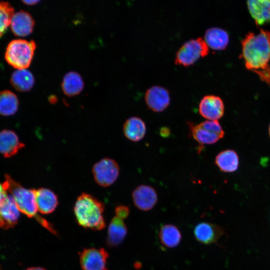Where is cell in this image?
Here are the masks:
<instances>
[{"label": "cell", "mask_w": 270, "mask_h": 270, "mask_svg": "<svg viewBox=\"0 0 270 270\" xmlns=\"http://www.w3.org/2000/svg\"><path fill=\"white\" fill-rule=\"evenodd\" d=\"M241 56L246 68L270 86V32H250L242 41Z\"/></svg>", "instance_id": "6da1fadb"}, {"label": "cell", "mask_w": 270, "mask_h": 270, "mask_svg": "<svg viewBox=\"0 0 270 270\" xmlns=\"http://www.w3.org/2000/svg\"><path fill=\"white\" fill-rule=\"evenodd\" d=\"M2 184L4 188L12 196L20 212L29 218H35L38 222L52 234H57L53 226L38 214L35 190L24 188L8 175H6L5 181Z\"/></svg>", "instance_id": "7a4b0ae2"}, {"label": "cell", "mask_w": 270, "mask_h": 270, "mask_svg": "<svg viewBox=\"0 0 270 270\" xmlns=\"http://www.w3.org/2000/svg\"><path fill=\"white\" fill-rule=\"evenodd\" d=\"M104 204L92 195L82 193L75 202L74 212L78 224L86 228L100 230L104 228Z\"/></svg>", "instance_id": "3957f363"}, {"label": "cell", "mask_w": 270, "mask_h": 270, "mask_svg": "<svg viewBox=\"0 0 270 270\" xmlns=\"http://www.w3.org/2000/svg\"><path fill=\"white\" fill-rule=\"evenodd\" d=\"M36 46L34 40H13L6 48L5 59L16 70L26 69L32 62Z\"/></svg>", "instance_id": "277c9868"}, {"label": "cell", "mask_w": 270, "mask_h": 270, "mask_svg": "<svg viewBox=\"0 0 270 270\" xmlns=\"http://www.w3.org/2000/svg\"><path fill=\"white\" fill-rule=\"evenodd\" d=\"M209 52L208 46L201 38L186 42L176 53V64L188 67L193 65L200 57L206 56Z\"/></svg>", "instance_id": "5b68a950"}, {"label": "cell", "mask_w": 270, "mask_h": 270, "mask_svg": "<svg viewBox=\"0 0 270 270\" xmlns=\"http://www.w3.org/2000/svg\"><path fill=\"white\" fill-rule=\"evenodd\" d=\"M192 138L202 144H212L222 138L224 132L218 120H207L199 124L189 122Z\"/></svg>", "instance_id": "8992f818"}, {"label": "cell", "mask_w": 270, "mask_h": 270, "mask_svg": "<svg viewBox=\"0 0 270 270\" xmlns=\"http://www.w3.org/2000/svg\"><path fill=\"white\" fill-rule=\"evenodd\" d=\"M120 170L119 166L114 160L106 158L94 165L92 172L96 182L101 186L107 187L116 180Z\"/></svg>", "instance_id": "52a82bcc"}, {"label": "cell", "mask_w": 270, "mask_h": 270, "mask_svg": "<svg viewBox=\"0 0 270 270\" xmlns=\"http://www.w3.org/2000/svg\"><path fill=\"white\" fill-rule=\"evenodd\" d=\"M108 254L103 248H88L84 250L80 257L82 270H108Z\"/></svg>", "instance_id": "ba28073f"}, {"label": "cell", "mask_w": 270, "mask_h": 270, "mask_svg": "<svg viewBox=\"0 0 270 270\" xmlns=\"http://www.w3.org/2000/svg\"><path fill=\"white\" fill-rule=\"evenodd\" d=\"M224 104L222 98L214 95H207L200 100L199 104L200 114L210 120H218L224 114Z\"/></svg>", "instance_id": "9c48e42d"}, {"label": "cell", "mask_w": 270, "mask_h": 270, "mask_svg": "<svg viewBox=\"0 0 270 270\" xmlns=\"http://www.w3.org/2000/svg\"><path fill=\"white\" fill-rule=\"evenodd\" d=\"M144 100L150 110L156 112H162L170 104V93L164 87L159 86H152L146 90Z\"/></svg>", "instance_id": "30bf717a"}, {"label": "cell", "mask_w": 270, "mask_h": 270, "mask_svg": "<svg viewBox=\"0 0 270 270\" xmlns=\"http://www.w3.org/2000/svg\"><path fill=\"white\" fill-rule=\"evenodd\" d=\"M132 198L134 206L143 211L152 210L156 204L158 199L155 189L144 184L140 185L134 190Z\"/></svg>", "instance_id": "8fae6325"}, {"label": "cell", "mask_w": 270, "mask_h": 270, "mask_svg": "<svg viewBox=\"0 0 270 270\" xmlns=\"http://www.w3.org/2000/svg\"><path fill=\"white\" fill-rule=\"evenodd\" d=\"M194 236L200 242L210 244L216 242L224 234L220 226L207 222L198 224L194 228Z\"/></svg>", "instance_id": "7c38bea8"}, {"label": "cell", "mask_w": 270, "mask_h": 270, "mask_svg": "<svg viewBox=\"0 0 270 270\" xmlns=\"http://www.w3.org/2000/svg\"><path fill=\"white\" fill-rule=\"evenodd\" d=\"M35 22L28 12L21 10L12 16L10 28L14 35L18 36H26L30 34L34 28Z\"/></svg>", "instance_id": "4fadbf2b"}, {"label": "cell", "mask_w": 270, "mask_h": 270, "mask_svg": "<svg viewBox=\"0 0 270 270\" xmlns=\"http://www.w3.org/2000/svg\"><path fill=\"white\" fill-rule=\"evenodd\" d=\"M247 4L258 26L270 24V0H247Z\"/></svg>", "instance_id": "5bb4252c"}, {"label": "cell", "mask_w": 270, "mask_h": 270, "mask_svg": "<svg viewBox=\"0 0 270 270\" xmlns=\"http://www.w3.org/2000/svg\"><path fill=\"white\" fill-rule=\"evenodd\" d=\"M36 202L38 212L42 214L54 212L58 204L57 195L52 190L42 188L35 190Z\"/></svg>", "instance_id": "9a60e30c"}, {"label": "cell", "mask_w": 270, "mask_h": 270, "mask_svg": "<svg viewBox=\"0 0 270 270\" xmlns=\"http://www.w3.org/2000/svg\"><path fill=\"white\" fill-rule=\"evenodd\" d=\"M24 146L14 132L7 130L0 132V153L4 157L12 156Z\"/></svg>", "instance_id": "2e32d148"}, {"label": "cell", "mask_w": 270, "mask_h": 270, "mask_svg": "<svg viewBox=\"0 0 270 270\" xmlns=\"http://www.w3.org/2000/svg\"><path fill=\"white\" fill-rule=\"evenodd\" d=\"M127 232L128 228L124 220L116 216L108 225L106 244L110 247L118 246L124 239Z\"/></svg>", "instance_id": "e0dca14e"}, {"label": "cell", "mask_w": 270, "mask_h": 270, "mask_svg": "<svg viewBox=\"0 0 270 270\" xmlns=\"http://www.w3.org/2000/svg\"><path fill=\"white\" fill-rule=\"evenodd\" d=\"M124 134L126 138L134 142L141 140L145 136L146 128L144 121L140 118L132 116L124 124Z\"/></svg>", "instance_id": "ac0fdd59"}, {"label": "cell", "mask_w": 270, "mask_h": 270, "mask_svg": "<svg viewBox=\"0 0 270 270\" xmlns=\"http://www.w3.org/2000/svg\"><path fill=\"white\" fill-rule=\"evenodd\" d=\"M204 40L208 46L216 50H224L229 43V36L224 30L216 27L208 28L206 32Z\"/></svg>", "instance_id": "d6986e66"}, {"label": "cell", "mask_w": 270, "mask_h": 270, "mask_svg": "<svg viewBox=\"0 0 270 270\" xmlns=\"http://www.w3.org/2000/svg\"><path fill=\"white\" fill-rule=\"evenodd\" d=\"M215 164L222 172H233L238 168L239 158L234 150H226L216 156Z\"/></svg>", "instance_id": "ffe728a7"}, {"label": "cell", "mask_w": 270, "mask_h": 270, "mask_svg": "<svg viewBox=\"0 0 270 270\" xmlns=\"http://www.w3.org/2000/svg\"><path fill=\"white\" fill-rule=\"evenodd\" d=\"M84 88V82L77 72L71 71L64 76L62 88L64 94L68 96H74L80 94Z\"/></svg>", "instance_id": "44dd1931"}, {"label": "cell", "mask_w": 270, "mask_h": 270, "mask_svg": "<svg viewBox=\"0 0 270 270\" xmlns=\"http://www.w3.org/2000/svg\"><path fill=\"white\" fill-rule=\"evenodd\" d=\"M10 84L17 90L27 92L30 90L34 84L32 74L26 69L15 70L11 75Z\"/></svg>", "instance_id": "7402d4cb"}, {"label": "cell", "mask_w": 270, "mask_h": 270, "mask_svg": "<svg viewBox=\"0 0 270 270\" xmlns=\"http://www.w3.org/2000/svg\"><path fill=\"white\" fill-rule=\"evenodd\" d=\"M159 238L162 244L168 248L178 246L182 240V234L174 225L166 224L162 226L159 232Z\"/></svg>", "instance_id": "603a6c76"}, {"label": "cell", "mask_w": 270, "mask_h": 270, "mask_svg": "<svg viewBox=\"0 0 270 270\" xmlns=\"http://www.w3.org/2000/svg\"><path fill=\"white\" fill-rule=\"evenodd\" d=\"M16 204L10 194L0 183V226L2 225L13 214Z\"/></svg>", "instance_id": "cb8c5ba5"}, {"label": "cell", "mask_w": 270, "mask_h": 270, "mask_svg": "<svg viewBox=\"0 0 270 270\" xmlns=\"http://www.w3.org/2000/svg\"><path fill=\"white\" fill-rule=\"evenodd\" d=\"M18 100L12 92L5 90L0 92V114L8 116L18 110Z\"/></svg>", "instance_id": "d4e9b609"}, {"label": "cell", "mask_w": 270, "mask_h": 270, "mask_svg": "<svg viewBox=\"0 0 270 270\" xmlns=\"http://www.w3.org/2000/svg\"><path fill=\"white\" fill-rule=\"evenodd\" d=\"M14 12V8L8 2H0V37L10 26Z\"/></svg>", "instance_id": "484cf974"}, {"label": "cell", "mask_w": 270, "mask_h": 270, "mask_svg": "<svg viewBox=\"0 0 270 270\" xmlns=\"http://www.w3.org/2000/svg\"><path fill=\"white\" fill-rule=\"evenodd\" d=\"M115 213L116 216L124 220L129 215L130 208L126 206L120 205L116 208Z\"/></svg>", "instance_id": "4316f807"}, {"label": "cell", "mask_w": 270, "mask_h": 270, "mask_svg": "<svg viewBox=\"0 0 270 270\" xmlns=\"http://www.w3.org/2000/svg\"><path fill=\"white\" fill-rule=\"evenodd\" d=\"M160 134L162 138H168L170 136V130L168 128L163 126L160 130Z\"/></svg>", "instance_id": "83f0119b"}, {"label": "cell", "mask_w": 270, "mask_h": 270, "mask_svg": "<svg viewBox=\"0 0 270 270\" xmlns=\"http://www.w3.org/2000/svg\"><path fill=\"white\" fill-rule=\"evenodd\" d=\"M23 3L28 6H32L38 4L40 0H21Z\"/></svg>", "instance_id": "f1b7e54d"}, {"label": "cell", "mask_w": 270, "mask_h": 270, "mask_svg": "<svg viewBox=\"0 0 270 270\" xmlns=\"http://www.w3.org/2000/svg\"><path fill=\"white\" fill-rule=\"evenodd\" d=\"M26 270H46L44 268L40 267H32Z\"/></svg>", "instance_id": "f546056e"}, {"label": "cell", "mask_w": 270, "mask_h": 270, "mask_svg": "<svg viewBox=\"0 0 270 270\" xmlns=\"http://www.w3.org/2000/svg\"><path fill=\"white\" fill-rule=\"evenodd\" d=\"M268 134H269V136H270V124L269 127H268Z\"/></svg>", "instance_id": "4dcf8cb0"}]
</instances>
